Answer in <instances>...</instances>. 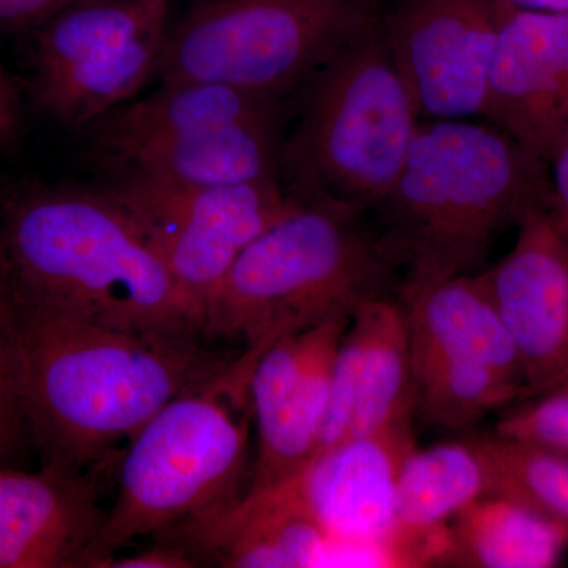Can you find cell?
Returning a JSON list of instances; mask_svg holds the SVG:
<instances>
[{"label":"cell","mask_w":568,"mask_h":568,"mask_svg":"<svg viewBox=\"0 0 568 568\" xmlns=\"http://www.w3.org/2000/svg\"><path fill=\"white\" fill-rule=\"evenodd\" d=\"M0 282L21 308L204 338L203 313L102 186L26 185L3 194Z\"/></svg>","instance_id":"obj_1"},{"label":"cell","mask_w":568,"mask_h":568,"mask_svg":"<svg viewBox=\"0 0 568 568\" xmlns=\"http://www.w3.org/2000/svg\"><path fill=\"white\" fill-rule=\"evenodd\" d=\"M13 310L22 409L41 465L84 470L99 463L168 403L234 361L205 349L201 336L144 334Z\"/></svg>","instance_id":"obj_2"},{"label":"cell","mask_w":568,"mask_h":568,"mask_svg":"<svg viewBox=\"0 0 568 568\" xmlns=\"http://www.w3.org/2000/svg\"><path fill=\"white\" fill-rule=\"evenodd\" d=\"M548 164L491 123L422 119L375 224L402 282L476 274L504 231L548 209Z\"/></svg>","instance_id":"obj_3"},{"label":"cell","mask_w":568,"mask_h":568,"mask_svg":"<svg viewBox=\"0 0 568 568\" xmlns=\"http://www.w3.org/2000/svg\"><path fill=\"white\" fill-rule=\"evenodd\" d=\"M398 274L366 216L297 203L235 261L205 308L203 335L244 343L233 369L250 386L253 365L272 343L396 295Z\"/></svg>","instance_id":"obj_4"},{"label":"cell","mask_w":568,"mask_h":568,"mask_svg":"<svg viewBox=\"0 0 568 568\" xmlns=\"http://www.w3.org/2000/svg\"><path fill=\"white\" fill-rule=\"evenodd\" d=\"M278 178L298 204L366 216L390 192L420 114L379 26L339 52L297 93Z\"/></svg>","instance_id":"obj_5"},{"label":"cell","mask_w":568,"mask_h":568,"mask_svg":"<svg viewBox=\"0 0 568 568\" xmlns=\"http://www.w3.org/2000/svg\"><path fill=\"white\" fill-rule=\"evenodd\" d=\"M248 395L227 368L168 403L129 440L114 506L84 567L136 538L219 517L246 495Z\"/></svg>","instance_id":"obj_6"},{"label":"cell","mask_w":568,"mask_h":568,"mask_svg":"<svg viewBox=\"0 0 568 568\" xmlns=\"http://www.w3.org/2000/svg\"><path fill=\"white\" fill-rule=\"evenodd\" d=\"M386 0H196L171 18L153 81H204L287 102L375 31Z\"/></svg>","instance_id":"obj_7"},{"label":"cell","mask_w":568,"mask_h":568,"mask_svg":"<svg viewBox=\"0 0 568 568\" xmlns=\"http://www.w3.org/2000/svg\"><path fill=\"white\" fill-rule=\"evenodd\" d=\"M99 186L129 212L203 316L246 246L297 204L278 179L193 189L104 173Z\"/></svg>","instance_id":"obj_8"},{"label":"cell","mask_w":568,"mask_h":568,"mask_svg":"<svg viewBox=\"0 0 568 568\" xmlns=\"http://www.w3.org/2000/svg\"><path fill=\"white\" fill-rule=\"evenodd\" d=\"M503 0H392L379 29L420 119H480Z\"/></svg>","instance_id":"obj_9"},{"label":"cell","mask_w":568,"mask_h":568,"mask_svg":"<svg viewBox=\"0 0 568 568\" xmlns=\"http://www.w3.org/2000/svg\"><path fill=\"white\" fill-rule=\"evenodd\" d=\"M351 316L339 313L283 335L253 365L248 399L257 446L246 495L295 476L315 458L332 366Z\"/></svg>","instance_id":"obj_10"},{"label":"cell","mask_w":568,"mask_h":568,"mask_svg":"<svg viewBox=\"0 0 568 568\" xmlns=\"http://www.w3.org/2000/svg\"><path fill=\"white\" fill-rule=\"evenodd\" d=\"M480 119L549 163L568 133V11L506 6Z\"/></svg>","instance_id":"obj_11"},{"label":"cell","mask_w":568,"mask_h":568,"mask_svg":"<svg viewBox=\"0 0 568 568\" xmlns=\"http://www.w3.org/2000/svg\"><path fill=\"white\" fill-rule=\"evenodd\" d=\"M478 275L517 349L528 398L545 394L568 364V245L548 209L529 212L510 252Z\"/></svg>","instance_id":"obj_12"},{"label":"cell","mask_w":568,"mask_h":568,"mask_svg":"<svg viewBox=\"0 0 568 568\" xmlns=\"http://www.w3.org/2000/svg\"><path fill=\"white\" fill-rule=\"evenodd\" d=\"M104 519L84 470L0 467V568L84 567Z\"/></svg>","instance_id":"obj_13"},{"label":"cell","mask_w":568,"mask_h":568,"mask_svg":"<svg viewBox=\"0 0 568 568\" xmlns=\"http://www.w3.org/2000/svg\"><path fill=\"white\" fill-rule=\"evenodd\" d=\"M414 437H353L317 455L297 473L313 514L332 541L381 545L390 549L395 534V485Z\"/></svg>","instance_id":"obj_14"},{"label":"cell","mask_w":568,"mask_h":568,"mask_svg":"<svg viewBox=\"0 0 568 568\" xmlns=\"http://www.w3.org/2000/svg\"><path fill=\"white\" fill-rule=\"evenodd\" d=\"M190 547L213 552L223 567H324L332 538L313 514L297 474L248 493L219 517L182 526Z\"/></svg>","instance_id":"obj_15"},{"label":"cell","mask_w":568,"mask_h":568,"mask_svg":"<svg viewBox=\"0 0 568 568\" xmlns=\"http://www.w3.org/2000/svg\"><path fill=\"white\" fill-rule=\"evenodd\" d=\"M488 493L487 459L474 437L414 448L395 485L392 547L399 566H443L450 545L448 523Z\"/></svg>","instance_id":"obj_16"},{"label":"cell","mask_w":568,"mask_h":568,"mask_svg":"<svg viewBox=\"0 0 568 568\" xmlns=\"http://www.w3.org/2000/svg\"><path fill=\"white\" fill-rule=\"evenodd\" d=\"M286 104L215 82H160L156 91L123 103L89 126V141L97 162L106 164L207 130L283 115Z\"/></svg>","instance_id":"obj_17"},{"label":"cell","mask_w":568,"mask_h":568,"mask_svg":"<svg viewBox=\"0 0 568 568\" xmlns=\"http://www.w3.org/2000/svg\"><path fill=\"white\" fill-rule=\"evenodd\" d=\"M354 349V407L349 437H414L416 390L409 331L396 295L354 310L345 332Z\"/></svg>","instance_id":"obj_18"},{"label":"cell","mask_w":568,"mask_h":568,"mask_svg":"<svg viewBox=\"0 0 568 568\" xmlns=\"http://www.w3.org/2000/svg\"><path fill=\"white\" fill-rule=\"evenodd\" d=\"M282 119H254L152 145L102 164L103 171L193 189L280 181Z\"/></svg>","instance_id":"obj_19"},{"label":"cell","mask_w":568,"mask_h":568,"mask_svg":"<svg viewBox=\"0 0 568 568\" xmlns=\"http://www.w3.org/2000/svg\"><path fill=\"white\" fill-rule=\"evenodd\" d=\"M396 297L410 346L476 358L528 392L517 349L480 275L402 282Z\"/></svg>","instance_id":"obj_20"},{"label":"cell","mask_w":568,"mask_h":568,"mask_svg":"<svg viewBox=\"0 0 568 568\" xmlns=\"http://www.w3.org/2000/svg\"><path fill=\"white\" fill-rule=\"evenodd\" d=\"M444 566L470 568L558 567L568 529L504 496L480 497L448 523Z\"/></svg>","instance_id":"obj_21"},{"label":"cell","mask_w":568,"mask_h":568,"mask_svg":"<svg viewBox=\"0 0 568 568\" xmlns=\"http://www.w3.org/2000/svg\"><path fill=\"white\" fill-rule=\"evenodd\" d=\"M166 29L144 33L61 73L32 81L36 102L62 125L88 130L153 80Z\"/></svg>","instance_id":"obj_22"},{"label":"cell","mask_w":568,"mask_h":568,"mask_svg":"<svg viewBox=\"0 0 568 568\" xmlns=\"http://www.w3.org/2000/svg\"><path fill=\"white\" fill-rule=\"evenodd\" d=\"M171 0H78L36 29L32 81L166 28Z\"/></svg>","instance_id":"obj_23"},{"label":"cell","mask_w":568,"mask_h":568,"mask_svg":"<svg viewBox=\"0 0 568 568\" xmlns=\"http://www.w3.org/2000/svg\"><path fill=\"white\" fill-rule=\"evenodd\" d=\"M410 364L417 417L439 428H469L528 398L525 387L476 358L410 346Z\"/></svg>","instance_id":"obj_24"},{"label":"cell","mask_w":568,"mask_h":568,"mask_svg":"<svg viewBox=\"0 0 568 568\" xmlns=\"http://www.w3.org/2000/svg\"><path fill=\"white\" fill-rule=\"evenodd\" d=\"M489 470L488 495L523 504L568 529V455L491 436H474Z\"/></svg>","instance_id":"obj_25"},{"label":"cell","mask_w":568,"mask_h":568,"mask_svg":"<svg viewBox=\"0 0 568 568\" xmlns=\"http://www.w3.org/2000/svg\"><path fill=\"white\" fill-rule=\"evenodd\" d=\"M31 448V433L21 399L17 317L0 282V467L22 469Z\"/></svg>","instance_id":"obj_26"},{"label":"cell","mask_w":568,"mask_h":568,"mask_svg":"<svg viewBox=\"0 0 568 568\" xmlns=\"http://www.w3.org/2000/svg\"><path fill=\"white\" fill-rule=\"evenodd\" d=\"M495 435L568 455V390L529 396L506 407Z\"/></svg>","instance_id":"obj_27"},{"label":"cell","mask_w":568,"mask_h":568,"mask_svg":"<svg viewBox=\"0 0 568 568\" xmlns=\"http://www.w3.org/2000/svg\"><path fill=\"white\" fill-rule=\"evenodd\" d=\"M78 0H0V28L10 31L37 28Z\"/></svg>","instance_id":"obj_28"},{"label":"cell","mask_w":568,"mask_h":568,"mask_svg":"<svg viewBox=\"0 0 568 568\" xmlns=\"http://www.w3.org/2000/svg\"><path fill=\"white\" fill-rule=\"evenodd\" d=\"M197 566V558L182 545L162 544L159 547L132 556H111L99 568H192Z\"/></svg>","instance_id":"obj_29"},{"label":"cell","mask_w":568,"mask_h":568,"mask_svg":"<svg viewBox=\"0 0 568 568\" xmlns=\"http://www.w3.org/2000/svg\"><path fill=\"white\" fill-rule=\"evenodd\" d=\"M548 170L549 186H551L548 215L560 237L568 245V133L552 153Z\"/></svg>","instance_id":"obj_30"},{"label":"cell","mask_w":568,"mask_h":568,"mask_svg":"<svg viewBox=\"0 0 568 568\" xmlns=\"http://www.w3.org/2000/svg\"><path fill=\"white\" fill-rule=\"evenodd\" d=\"M21 130L20 100L9 74L0 63V149L18 140Z\"/></svg>","instance_id":"obj_31"},{"label":"cell","mask_w":568,"mask_h":568,"mask_svg":"<svg viewBox=\"0 0 568 568\" xmlns=\"http://www.w3.org/2000/svg\"><path fill=\"white\" fill-rule=\"evenodd\" d=\"M515 9L534 11H568V0H503Z\"/></svg>","instance_id":"obj_32"},{"label":"cell","mask_w":568,"mask_h":568,"mask_svg":"<svg viewBox=\"0 0 568 568\" xmlns=\"http://www.w3.org/2000/svg\"><path fill=\"white\" fill-rule=\"evenodd\" d=\"M552 390H568V364L566 369H564L562 375L559 376V379L556 381L555 386L549 388L548 392ZM547 394V392H545Z\"/></svg>","instance_id":"obj_33"}]
</instances>
